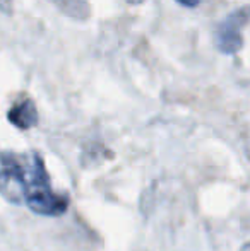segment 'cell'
<instances>
[{"label": "cell", "mask_w": 250, "mask_h": 251, "mask_svg": "<svg viewBox=\"0 0 250 251\" xmlns=\"http://www.w3.org/2000/svg\"><path fill=\"white\" fill-rule=\"evenodd\" d=\"M0 195L47 217H58L69 208V197L52 188L43 157L34 151H0Z\"/></svg>", "instance_id": "1"}, {"label": "cell", "mask_w": 250, "mask_h": 251, "mask_svg": "<svg viewBox=\"0 0 250 251\" xmlns=\"http://www.w3.org/2000/svg\"><path fill=\"white\" fill-rule=\"evenodd\" d=\"M249 23V10H233L220 23L214 34V43L220 53L223 55H235L244 48V29Z\"/></svg>", "instance_id": "2"}, {"label": "cell", "mask_w": 250, "mask_h": 251, "mask_svg": "<svg viewBox=\"0 0 250 251\" xmlns=\"http://www.w3.org/2000/svg\"><path fill=\"white\" fill-rule=\"evenodd\" d=\"M9 122L21 130H29L38 123V109L31 100H23L10 108L7 115Z\"/></svg>", "instance_id": "3"}, {"label": "cell", "mask_w": 250, "mask_h": 251, "mask_svg": "<svg viewBox=\"0 0 250 251\" xmlns=\"http://www.w3.org/2000/svg\"><path fill=\"white\" fill-rule=\"evenodd\" d=\"M0 10L5 14H12V0H0Z\"/></svg>", "instance_id": "4"}, {"label": "cell", "mask_w": 250, "mask_h": 251, "mask_svg": "<svg viewBox=\"0 0 250 251\" xmlns=\"http://www.w3.org/2000/svg\"><path fill=\"white\" fill-rule=\"evenodd\" d=\"M180 5H184V7H190V9H194V7H197L199 5L202 0H177Z\"/></svg>", "instance_id": "5"}, {"label": "cell", "mask_w": 250, "mask_h": 251, "mask_svg": "<svg viewBox=\"0 0 250 251\" xmlns=\"http://www.w3.org/2000/svg\"><path fill=\"white\" fill-rule=\"evenodd\" d=\"M129 3H132V5H136V3H140V2H144V0H127Z\"/></svg>", "instance_id": "6"}, {"label": "cell", "mask_w": 250, "mask_h": 251, "mask_svg": "<svg viewBox=\"0 0 250 251\" xmlns=\"http://www.w3.org/2000/svg\"><path fill=\"white\" fill-rule=\"evenodd\" d=\"M240 251H250L249 250V245H244V246H242V250Z\"/></svg>", "instance_id": "7"}]
</instances>
